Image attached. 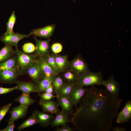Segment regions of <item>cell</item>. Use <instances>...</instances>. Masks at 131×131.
<instances>
[{"mask_svg":"<svg viewBox=\"0 0 131 131\" xmlns=\"http://www.w3.org/2000/svg\"><path fill=\"white\" fill-rule=\"evenodd\" d=\"M122 99L113 98L106 89L91 86L80 100L72 121L75 129L83 131H109Z\"/></svg>","mask_w":131,"mask_h":131,"instance_id":"6da1fadb","label":"cell"},{"mask_svg":"<svg viewBox=\"0 0 131 131\" xmlns=\"http://www.w3.org/2000/svg\"><path fill=\"white\" fill-rule=\"evenodd\" d=\"M104 80L101 71L88 72L78 74L76 83L83 87L102 85Z\"/></svg>","mask_w":131,"mask_h":131,"instance_id":"7a4b0ae2","label":"cell"},{"mask_svg":"<svg viewBox=\"0 0 131 131\" xmlns=\"http://www.w3.org/2000/svg\"><path fill=\"white\" fill-rule=\"evenodd\" d=\"M16 55L17 60V66L24 74L37 60V57L34 54L26 53L18 49H16Z\"/></svg>","mask_w":131,"mask_h":131,"instance_id":"3957f363","label":"cell"},{"mask_svg":"<svg viewBox=\"0 0 131 131\" xmlns=\"http://www.w3.org/2000/svg\"><path fill=\"white\" fill-rule=\"evenodd\" d=\"M24 74L19 68L0 71V82L11 84L15 83L18 77Z\"/></svg>","mask_w":131,"mask_h":131,"instance_id":"277c9868","label":"cell"},{"mask_svg":"<svg viewBox=\"0 0 131 131\" xmlns=\"http://www.w3.org/2000/svg\"><path fill=\"white\" fill-rule=\"evenodd\" d=\"M29 35L20 34L14 32L11 33H5L0 37V41L6 45L15 47L16 49H18V44L21 39L30 36Z\"/></svg>","mask_w":131,"mask_h":131,"instance_id":"5b68a950","label":"cell"},{"mask_svg":"<svg viewBox=\"0 0 131 131\" xmlns=\"http://www.w3.org/2000/svg\"><path fill=\"white\" fill-rule=\"evenodd\" d=\"M102 85L105 86L106 90L113 98L116 100L120 99V84L115 80L113 75L110 76L107 80H104Z\"/></svg>","mask_w":131,"mask_h":131,"instance_id":"8992f818","label":"cell"},{"mask_svg":"<svg viewBox=\"0 0 131 131\" xmlns=\"http://www.w3.org/2000/svg\"><path fill=\"white\" fill-rule=\"evenodd\" d=\"M69 66L71 70L78 74L90 71L87 63L80 55L69 63Z\"/></svg>","mask_w":131,"mask_h":131,"instance_id":"52a82bcc","label":"cell"},{"mask_svg":"<svg viewBox=\"0 0 131 131\" xmlns=\"http://www.w3.org/2000/svg\"><path fill=\"white\" fill-rule=\"evenodd\" d=\"M26 73L36 84L44 78L38 59L26 70Z\"/></svg>","mask_w":131,"mask_h":131,"instance_id":"ba28073f","label":"cell"},{"mask_svg":"<svg viewBox=\"0 0 131 131\" xmlns=\"http://www.w3.org/2000/svg\"><path fill=\"white\" fill-rule=\"evenodd\" d=\"M88 89L80 86L76 83L74 84L70 98L75 107H77L80 100Z\"/></svg>","mask_w":131,"mask_h":131,"instance_id":"9c48e42d","label":"cell"},{"mask_svg":"<svg viewBox=\"0 0 131 131\" xmlns=\"http://www.w3.org/2000/svg\"><path fill=\"white\" fill-rule=\"evenodd\" d=\"M35 41L36 49L34 54L39 57L49 55V45L50 40H42L34 37Z\"/></svg>","mask_w":131,"mask_h":131,"instance_id":"30bf717a","label":"cell"},{"mask_svg":"<svg viewBox=\"0 0 131 131\" xmlns=\"http://www.w3.org/2000/svg\"><path fill=\"white\" fill-rule=\"evenodd\" d=\"M28 110V107L20 105L13 107L8 112L10 115L8 123L14 122L19 119L24 118L26 115Z\"/></svg>","mask_w":131,"mask_h":131,"instance_id":"8fae6325","label":"cell"},{"mask_svg":"<svg viewBox=\"0 0 131 131\" xmlns=\"http://www.w3.org/2000/svg\"><path fill=\"white\" fill-rule=\"evenodd\" d=\"M33 112L37 118L38 123L41 126L46 127L50 125L54 117L53 114L37 110H34Z\"/></svg>","mask_w":131,"mask_h":131,"instance_id":"7c38bea8","label":"cell"},{"mask_svg":"<svg viewBox=\"0 0 131 131\" xmlns=\"http://www.w3.org/2000/svg\"><path fill=\"white\" fill-rule=\"evenodd\" d=\"M116 122L121 123L128 122L131 118V101H128L122 110L117 114Z\"/></svg>","mask_w":131,"mask_h":131,"instance_id":"4fadbf2b","label":"cell"},{"mask_svg":"<svg viewBox=\"0 0 131 131\" xmlns=\"http://www.w3.org/2000/svg\"><path fill=\"white\" fill-rule=\"evenodd\" d=\"M15 83L17 87V90H20L23 93L30 95L33 92L38 93L37 84L34 82H26L17 80Z\"/></svg>","mask_w":131,"mask_h":131,"instance_id":"5bb4252c","label":"cell"},{"mask_svg":"<svg viewBox=\"0 0 131 131\" xmlns=\"http://www.w3.org/2000/svg\"><path fill=\"white\" fill-rule=\"evenodd\" d=\"M55 27V24L47 25L42 28L33 30L29 35L30 36L33 35L35 36L41 38H48L52 35Z\"/></svg>","mask_w":131,"mask_h":131,"instance_id":"9a60e30c","label":"cell"},{"mask_svg":"<svg viewBox=\"0 0 131 131\" xmlns=\"http://www.w3.org/2000/svg\"><path fill=\"white\" fill-rule=\"evenodd\" d=\"M55 96L58 104L61 108V111L68 115L72 113L74 105L70 98L57 95Z\"/></svg>","mask_w":131,"mask_h":131,"instance_id":"2e32d148","label":"cell"},{"mask_svg":"<svg viewBox=\"0 0 131 131\" xmlns=\"http://www.w3.org/2000/svg\"><path fill=\"white\" fill-rule=\"evenodd\" d=\"M38 103L43 111L55 114L60 110L57 102L51 100L44 101L41 100Z\"/></svg>","mask_w":131,"mask_h":131,"instance_id":"e0dca14e","label":"cell"},{"mask_svg":"<svg viewBox=\"0 0 131 131\" xmlns=\"http://www.w3.org/2000/svg\"><path fill=\"white\" fill-rule=\"evenodd\" d=\"M51 56L55 60L58 73L65 71L69 66V63L67 56L56 54H53Z\"/></svg>","mask_w":131,"mask_h":131,"instance_id":"ac0fdd59","label":"cell"},{"mask_svg":"<svg viewBox=\"0 0 131 131\" xmlns=\"http://www.w3.org/2000/svg\"><path fill=\"white\" fill-rule=\"evenodd\" d=\"M55 114V116L50 125L51 127L62 126L66 124L69 122L68 115L63 111H59Z\"/></svg>","mask_w":131,"mask_h":131,"instance_id":"d6986e66","label":"cell"},{"mask_svg":"<svg viewBox=\"0 0 131 131\" xmlns=\"http://www.w3.org/2000/svg\"><path fill=\"white\" fill-rule=\"evenodd\" d=\"M38 60L44 77H47L52 78L58 74V73L41 58L39 57Z\"/></svg>","mask_w":131,"mask_h":131,"instance_id":"ffe728a7","label":"cell"},{"mask_svg":"<svg viewBox=\"0 0 131 131\" xmlns=\"http://www.w3.org/2000/svg\"><path fill=\"white\" fill-rule=\"evenodd\" d=\"M16 52V50L12 47L5 44L0 50V63L12 57Z\"/></svg>","mask_w":131,"mask_h":131,"instance_id":"44dd1931","label":"cell"},{"mask_svg":"<svg viewBox=\"0 0 131 131\" xmlns=\"http://www.w3.org/2000/svg\"><path fill=\"white\" fill-rule=\"evenodd\" d=\"M17 68H18L16 55L0 63V71Z\"/></svg>","mask_w":131,"mask_h":131,"instance_id":"7402d4cb","label":"cell"},{"mask_svg":"<svg viewBox=\"0 0 131 131\" xmlns=\"http://www.w3.org/2000/svg\"><path fill=\"white\" fill-rule=\"evenodd\" d=\"M14 101L20 104V105L28 107L32 105L36 101L32 98L30 95L23 93L19 96L15 98Z\"/></svg>","mask_w":131,"mask_h":131,"instance_id":"603a6c76","label":"cell"},{"mask_svg":"<svg viewBox=\"0 0 131 131\" xmlns=\"http://www.w3.org/2000/svg\"><path fill=\"white\" fill-rule=\"evenodd\" d=\"M37 123L38 122L35 115L33 112L27 119L18 126L17 129L18 131L32 126Z\"/></svg>","mask_w":131,"mask_h":131,"instance_id":"cb8c5ba5","label":"cell"},{"mask_svg":"<svg viewBox=\"0 0 131 131\" xmlns=\"http://www.w3.org/2000/svg\"><path fill=\"white\" fill-rule=\"evenodd\" d=\"M65 83L63 79L57 74L52 78L51 84L53 88L54 92L56 95L58 94Z\"/></svg>","mask_w":131,"mask_h":131,"instance_id":"d4e9b609","label":"cell"},{"mask_svg":"<svg viewBox=\"0 0 131 131\" xmlns=\"http://www.w3.org/2000/svg\"><path fill=\"white\" fill-rule=\"evenodd\" d=\"M52 78L45 77L37 83L38 93L44 92L46 89L51 84Z\"/></svg>","mask_w":131,"mask_h":131,"instance_id":"484cf974","label":"cell"},{"mask_svg":"<svg viewBox=\"0 0 131 131\" xmlns=\"http://www.w3.org/2000/svg\"><path fill=\"white\" fill-rule=\"evenodd\" d=\"M75 83H65L58 94L56 95L64 96L70 98L73 87Z\"/></svg>","mask_w":131,"mask_h":131,"instance_id":"4316f807","label":"cell"},{"mask_svg":"<svg viewBox=\"0 0 131 131\" xmlns=\"http://www.w3.org/2000/svg\"><path fill=\"white\" fill-rule=\"evenodd\" d=\"M78 74L72 71H67L65 72L63 76L64 80L66 81V83H76V82Z\"/></svg>","mask_w":131,"mask_h":131,"instance_id":"83f0119b","label":"cell"},{"mask_svg":"<svg viewBox=\"0 0 131 131\" xmlns=\"http://www.w3.org/2000/svg\"><path fill=\"white\" fill-rule=\"evenodd\" d=\"M16 19L15 12L13 11L9 19L8 22L6 24L7 30L5 33H11L14 32L13 27L16 21Z\"/></svg>","mask_w":131,"mask_h":131,"instance_id":"f1b7e54d","label":"cell"},{"mask_svg":"<svg viewBox=\"0 0 131 131\" xmlns=\"http://www.w3.org/2000/svg\"><path fill=\"white\" fill-rule=\"evenodd\" d=\"M39 57L42 58L49 65L55 70L58 73H59L55 60L51 55L50 56L49 55L45 56Z\"/></svg>","mask_w":131,"mask_h":131,"instance_id":"f546056e","label":"cell"},{"mask_svg":"<svg viewBox=\"0 0 131 131\" xmlns=\"http://www.w3.org/2000/svg\"><path fill=\"white\" fill-rule=\"evenodd\" d=\"M12 103L2 106L0 108V123L11 108Z\"/></svg>","mask_w":131,"mask_h":131,"instance_id":"4dcf8cb0","label":"cell"},{"mask_svg":"<svg viewBox=\"0 0 131 131\" xmlns=\"http://www.w3.org/2000/svg\"><path fill=\"white\" fill-rule=\"evenodd\" d=\"M22 49L24 52L30 53L34 52L36 48L33 43L29 42L24 44L22 46Z\"/></svg>","mask_w":131,"mask_h":131,"instance_id":"1f68e13d","label":"cell"},{"mask_svg":"<svg viewBox=\"0 0 131 131\" xmlns=\"http://www.w3.org/2000/svg\"><path fill=\"white\" fill-rule=\"evenodd\" d=\"M38 95L40 98V100L47 101L51 100L52 99L56 97L53 93H50L45 92L44 93H38Z\"/></svg>","mask_w":131,"mask_h":131,"instance_id":"d6a6232c","label":"cell"},{"mask_svg":"<svg viewBox=\"0 0 131 131\" xmlns=\"http://www.w3.org/2000/svg\"><path fill=\"white\" fill-rule=\"evenodd\" d=\"M63 49L62 45L60 43H56L53 44L51 46V49L52 51L55 54L61 52Z\"/></svg>","mask_w":131,"mask_h":131,"instance_id":"836d02e7","label":"cell"},{"mask_svg":"<svg viewBox=\"0 0 131 131\" xmlns=\"http://www.w3.org/2000/svg\"><path fill=\"white\" fill-rule=\"evenodd\" d=\"M17 86L10 88H4L1 86L0 87V95L6 94L14 90H17Z\"/></svg>","mask_w":131,"mask_h":131,"instance_id":"e575fe53","label":"cell"},{"mask_svg":"<svg viewBox=\"0 0 131 131\" xmlns=\"http://www.w3.org/2000/svg\"><path fill=\"white\" fill-rule=\"evenodd\" d=\"M15 127L14 122L8 123L6 127L2 130H0V131H13Z\"/></svg>","mask_w":131,"mask_h":131,"instance_id":"d590c367","label":"cell"},{"mask_svg":"<svg viewBox=\"0 0 131 131\" xmlns=\"http://www.w3.org/2000/svg\"><path fill=\"white\" fill-rule=\"evenodd\" d=\"M56 131H73L74 130L69 126L66 124L60 127H57L55 130Z\"/></svg>","mask_w":131,"mask_h":131,"instance_id":"8d00e7d4","label":"cell"},{"mask_svg":"<svg viewBox=\"0 0 131 131\" xmlns=\"http://www.w3.org/2000/svg\"><path fill=\"white\" fill-rule=\"evenodd\" d=\"M111 130L113 131H126L124 127L119 126L113 127Z\"/></svg>","mask_w":131,"mask_h":131,"instance_id":"74e56055","label":"cell"},{"mask_svg":"<svg viewBox=\"0 0 131 131\" xmlns=\"http://www.w3.org/2000/svg\"><path fill=\"white\" fill-rule=\"evenodd\" d=\"M54 92L52 84H51L46 89L44 92L50 93H53Z\"/></svg>","mask_w":131,"mask_h":131,"instance_id":"f35d334b","label":"cell"}]
</instances>
